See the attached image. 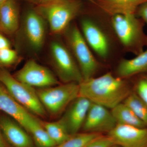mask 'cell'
Returning a JSON list of instances; mask_svg holds the SVG:
<instances>
[{
	"label": "cell",
	"instance_id": "6da1fadb",
	"mask_svg": "<svg viewBox=\"0 0 147 147\" xmlns=\"http://www.w3.org/2000/svg\"><path fill=\"white\" fill-rule=\"evenodd\" d=\"M131 93L125 79L114 76L110 72L79 84V96L111 110L123 102Z\"/></svg>",
	"mask_w": 147,
	"mask_h": 147
},
{
	"label": "cell",
	"instance_id": "7a4b0ae2",
	"mask_svg": "<svg viewBox=\"0 0 147 147\" xmlns=\"http://www.w3.org/2000/svg\"><path fill=\"white\" fill-rule=\"evenodd\" d=\"M111 25L121 44L128 52L137 55L147 45L144 25L134 13L112 16Z\"/></svg>",
	"mask_w": 147,
	"mask_h": 147
},
{
	"label": "cell",
	"instance_id": "3957f363",
	"mask_svg": "<svg viewBox=\"0 0 147 147\" xmlns=\"http://www.w3.org/2000/svg\"><path fill=\"white\" fill-rule=\"evenodd\" d=\"M81 7L78 0H53L42 2L38 11L47 20L51 32L59 34L68 28Z\"/></svg>",
	"mask_w": 147,
	"mask_h": 147
},
{
	"label": "cell",
	"instance_id": "277c9868",
	"mask_svg": "<svg viewBox=\"0 0 147 147\" xmlns=\"http://www.w3.org/2000/svg\"><path fill=\"white\" fill-rule=\"evenodd\" d=\"M36 92L46 113L57 116L62 113L79 96V84L75 82L64 83L40 88Z\"/></svg>",
	"mask_w": 147,
	"mask_h": 147
},
{
	"label": "cell",
	"instance_id": "5b68a950",
	"mask_svg": "<svg viewBox=\"0 0 147 147\" xmlns=\"http://www.w3.org/2000/svg\"><path fill=\"white\" fill-rule=\"evenodd\" d=\"M0 82L9 94L30 113L42 117L46 115L34 88L19 82L6 70L0 71Z\"/></svg>",
	"mask_w": 147,
	"mask_h": 147
},
{
	"label": "cell",
	"instance_id": "8992f818",
	"mask_svg": "<svg viewBox=\"0 0 147 147\" xmlns=\"http://www.w3.org/2000/svg\"><path fill=\"white\" fill-rule=\"evenodd\" d=\"M67 38L71 53L83 76L84 81L94 77L99 63L92 53L82 32L76 25L67 28Z\"/></svg>",
	"mask_w": 147,
	"mask_h": 147
},
{
	"label": "cell",
	"instance_id": "52a82bcc",
	"mask_svg": "<svg viewBox=\"0 0 147 147\" xmlns=\"http://www.w3.org/2000/svg\"><path fill=\"white\" fill-rule=\"evenodd\" d=\"M50 50L55 70L62 82L80 84L84 81L78 64L65 45L59 41H53Z\"/></svg>",
	"mask_w": 147,
	"mask_h": 147
},
{
	"label": "cell",
	"instance_id": "ba28073f",
	"mask_svg": "<svg viewBox=\"0 0 147 147\" xmlns=\"http://www.w3.org/2000/svg\"><path fill=\"white\" fill-rule=\"evenodd\" d=\"M14 77L19 82L34 88H43L59 84L49 69L33 60L28 61Z\"/></svg>",
	"mask_w": 147,
	"mask_h": 147
},
{
	"label": "cell",
	"instance_id": "9c48e42d",
	"mask_svg": "<svg viewBox=\"0 0 147 147\" xmlns=\"http://www.w3.org/2000/svg\"><path fill=\"white\" fill-rule=\"evenodd\" d=\"M117 125L111 110L92 102L82 129L84 132L108 134Z\"/></svg>",
	"mask_w": 147,
	"mask_h": 147
},
{
	"label": "cell",
	"instance_id": "30bf717a",
	"mask_svg": "<svg viewBox=\"0 0 147 147\" xmlns=\"http://www.w3.org/2000/svg\"><path fill=\"white\" fill-rule=\"evenodd\" d=\"M81 32L91 49L100 57L106 59L110 51V42L104 31L92 19L85 18L81 22Z\"/></svg>",
	"mask_w": 147,
	"mask_h": 147
},
{
	"label": "cell",
	"instance_id": "8fae6325",
	"mask_svg": "<svg viewBox=\"0 0 147 147\" xmlns=\"http://www.w3.org/2000/svg\"><path fill=\"white\" fill-rule=\"evenodd\" d=\"M107 135L121 147H147V127L117 124Z\"/></svg>",
	"mask_w": 147,
	"mask_h": 147
},
{
	"label": "cell",
	"instance_id": "7c38bea8",
	"mask_svg": "<svg viewBox=\"0 0 147 147\" xmlns=\"http://www.w3.org/2000/svg\"><path fill=\"white\" fill-rule=\"evenodd\" d=\"M92 102L86 98L79 96L66 109L59 120L71 135L78 133L82 129Z\"/></svg>",
	"mask_w": 147,
	"mask_h": 147
},
{
	"label": "cell",
	"instance_id": "4fadbf2b",
	"mask_svg": "<svg viewBox=\"0 0 147 147\" xmlns=\"http://www.w3.org/2000/svg\"><path fill=\"white\" fill-rule=\"evenodd\" d=\"M24 32L29 45L33 50L38 51L42 48L45 35L44 21L39 13L30 11L24 22Z\"/></svg>",
	"mask_w": 147,
	"mask_h": 147
},
{
	"label": "cell",
	"instance_id": "5bb4252c",
	"mask_svg": "<svg viewBox=\"0 0 147 147\" xmlns=\"http://www.w3.org/2000/svg\"><path fill=\"white\" fill-rule=\"evenodd\" d=\"M0 129L6 141L12 147H34L27 131L13 119L1 117Z\"/></svg>",
	"mask_w": 147,
	"mask_h": 147
},
{
	"label": "cell",
	"instance_id": "9a60e30c",
	"mask_svg": "<svg viewBox=\"0 0 147 147\" xmlns=\"http://www.w3.org/2000/svg\"><path fill=\"white\" fill-rule=\"evenodd\" d=\"M0 110L9 116L26 130L32 114L17 102L4 87L1 86Z\"/></svg>",
	"mask_w": 147,
	"mask_h": 147
},
{
	"label": "cell",
	"instance_id": "2e32d148",
	"mask_svg": "<svg viewBox=\"0 0 147 147\" xmlns=\"http://www.w3.org/2000/svg\"><path fill=\"white\" fill-rule=\"evenodd\" d=\"M94 1L103 11L112 16L134 13L147 0H94Z\"/></svg>",
	"mask_w": 147,
	"mask_h": 147
},
{
	"label": "cell",
	"instance_id": "e0dca14e",
	"mask_svg": "<svg viewBox=\"0 0 147 147\" xmlns=\"http://www.w3.org/2000/svg\"><path fill=\"white\" fill-rule=\"evenodd\" d=\"M117 76L125 79L139 74L147 73V48L131 59H123L116 70Z\"/></svg>",
	"mask_w": 147,
	"mask_h": 147
},
{
	"label": "cell",
	"instance_id": "ac0fdd59",
	"mask_svg": "<svg viewBox=\"0 0 147 147\" xmlns=\"http://www.w3.org/2000/svg\"><path fill=\"white\" fill-rule=\"evenodd\" d=\"M18 9L13 0L3 3L0 9V28L7 33H13L18 27Z\"/></svg>",
	"mask_w": 147,
	"mask_h": 147
},
{
	"label": "cell",
	"instance_id": "d6986e66",
	"mask_svg": "<svg viewBox=\"0 0 147 147\" xmlns=\"http://www.w3.org/2000/svg\"><path fill=\"white\" fill-rule=\"evenodd\" d=\"M117 124L139 127H147L146 125L136 116L135 113L123 102L111 110Z\"/></svg>",
	"mask_w": 147,
	"mask_h": 147
},
{
	"label": "cell",
	"instance_id": "ffe728a7",
	"mask_svg": "<svg viewBox=\"0 0 147 147\" xmlns=\"http://www.w3.org/2000/svg\"><path fill=\"white\" fill-rule=\"evenodd\" d=\"M26 130L31 134L39 147H54L56 146L40 121L32 115L29 119Z\"/></svg>",
	"mask_w": 147,
	"mask_h": 147
},
{
	"label": "cell",
	"instance_id": "44dd1931",
	"mask_svg": "<svg viewBox=\"0 0 147 147\" xmlns=\"http://www.w3.org/2000/svg\"><path fill=\"white\" fill-rule=\"evenodd\" d=\"M40 122L56 146L65 142L71 136L59 120L53 122Z\"/></svg>",
	"mask_w": 147,
	"mask_h": 147
},
{
	"label": "cell",
	"instance_id": "7402d4cb",
	"mask_svg": "<svg viewBox=\"0 0 147 147\" xmlns=\"http://www.w3.org/2000/svg\"><path fill=\"white\" fill-rule=\"evenodd\" d=\"M136 116L147 126V105L136 93L131 92L124 100Z\"/></svg>",
	"mask_w": 147,
	"mask_h": 147
},
{
	"label": "cell",
	"instance_id": "603a6c76",
	"mask_svg": "<svg viewBox=\"0 0 147 147\" xmlns=\"http://www.w3.org/2000/svg\"><path fill=\"white\" fill-rule=\"evenodd\" d=\"M102 134L83 132L71 135L68 139L56 147H84L92 140Z\"/></svg>",
	"mask_w": 147,
	"mask_h": 147
},
{
	"label": "cell",
	"instance_id": "cb8c5ba5",
	"mask_svg": "<svg viewBox=\"0 0 147 147\" xmlns=\"http://www.w3.org/2000/svg\"><path fill=\"white\" fill-rule=\"evenodd\" d=\"M17 57L16 52L10 47L0 50V63L9 65L13 63Z\"/></svg>",
	"mask_w": 147,
	"mask_h": 147
},
{
	"label": "cell",
	"instance_id": "d4e9b609",
	"mask_svg": "<svg viewBox=\"0 0 147 147\" xmlns=\"http://www.w3.org/2000/svg\"><path fill=\"white\" fill-rule=\"evenodd\" d=\"M115 145L108 135L101 134L84 147H111Z\"/></svg>",
	"mask_w": 147,
	"mask_h": 147
},
{
	"label": "cell",
	"instance_id": "484cf974",
	"mask_svg": "<svg viewBox=\"0 0 147 147\" xmlns=\"http://www.w3.org/2000/svg\"><path fill=\"white\" fill-rule=\"evenodd\" d=\"M136 93L147 105V75L138 79L136 84Z\"/></svg>",
	"mask_w": 147,
	"mask_h": 147
},
{
	"label": "cell",
	"instance_id": "4316f807",
	"mask_svg": "<svg viewBox=\"0 0 147 147\" xmlns=\"http://www.w3.org/2000/svg\"><path fill=\"white\" fill-rule=\"evenodd\" d=\"M137 13L142 21L147 26V2L144 3L138 7Z\"/></svg>",
	"mask_w": 147,
	"mask_h": 147
},
{
	"label": "cell",
	"instance_id": "83f0119b",
	"mask_svg": "<svg viewBox=\"0 0 147 147\" xmlns=\"http://www.w3.org/2000/svg\"><path fill=\"white\" fill-rule=\"evenodd\" d=\"M10 47V43L8 40L0 34V50Z\"/></svg>",
	"mask_w": 147,
	"mask_h": 147
},
{
	"label": "cell",
	"instance_id": "f1b7e54d",
	"mask_svg": "<svg viewBox=\"0 0 147 147\" xmlns=\"http://www.w3.org/2000/svg\"><path fill=\"white\" fill-rule=\"evenodd\" d=\"M0 147H9L0 129Z\"/></svg>",
	"mask_w": 147,
	"mask_h": 147
},
{
	"label": "cell",
	"instance_id": "f546056e",
	"mask_svg": "<svg viewBox=\"0 0 147 147\" xmlns=\"http://www.w3.org/2000/svg\"><path fill=\"white\" fill-rule=\"evenodd\" d=\"M9 1V0H0V3H3L7 1Z\"/></svg>",
	"mask_w": 147,
	"mask_h": 147
},
{
	"label": "cell",
	"instance_id": "4dcf8cb0",
	"mask_svg": "<svg viewBox=\"0 0 147 147\" xmlns=\"http://www.w3.org/2000/svg\"><path fill=\"white\" fill-rule=\"evenodd\" d=\"M111 147H121L120 146H118V145H113V146H112Z\"/></svg>",
	"mask_w": 147,
	"mask_h": 147
},
{
	"label": "cell",
	"instance_id": "1f68e13d",
	"mask_svg": "<svg viewBox=\"0 0 147 147\" xmlns=\"http://www.w3.org/2000/svg\"><path fill=\"white\" fill-rule=\"evenodd\" d=\"M53 1V0H42V2H43L48 1Z\"/></svg>",
	"mask_w": 147,
	"mask_h": 147
},
{
	"label": "cell",
	"instance_id": "d6a6232c",
	"mask_svg": "<svg viewBox=\"0 0 147 147\" xmlns=\"http://www.w3.org/2000/svg\"><path fill=\"white\" fill-rule=\"evenodd\" d=\"M2 4L3 3H0V9H1V6Z\"/></svg>",
	"mask_w": 147,
	"mask_h": 147
}]
</instances>
